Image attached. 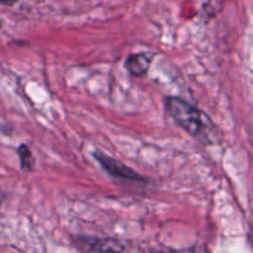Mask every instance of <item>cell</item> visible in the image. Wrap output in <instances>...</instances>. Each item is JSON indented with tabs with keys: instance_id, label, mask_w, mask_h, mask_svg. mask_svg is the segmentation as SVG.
Segmentation results:
<instances>
[{
	"instance_id": "cell-1",
	"label": "cell",
	"mask_w": 253,
	"mask_h": 253,
	"mask_svg": "<svg viewBox=\"0 0 253 253\" xmlns=\"http://www.w3.org/2000/svg\"><path fill=\"white\" fill-rule=\"evenodd\" d=\"M165 104L170 119L185 132L203 145L216 143V126L202 110L178 96H168Z\"/></svg>"
},
{
	"instance_id": "cell-6",
	"label": "cell",
	"mask_w": 253,
	"mask_h": 253,
	"mask_svg": "<svg viewBox=\"0 0 253 253\" xmlns=\"http://www.w3.org/2000/svg\"><path fill=\"white\" fill-rule=\"evenodd\" d=\"M1 1V4L4 5H14L16 4L17 1H20V0H0Z\"/></svg>"
},
{
	"instance_id": "cell-4",
	"label": "cell",
	"mask_w": 253,
	"mask_h": 253,
	"mask_svg": "<svg viewBox=\"0 0 253 253\" xmlns=\"http://www.w3.org/2000/svg\"><path fill=\"white\" fill-rule=\"evenodd\" d=\"M153 59H155V53H151V52L132 53L126 58L125 68L131 76L140 78L148 73Z\"/></svg>"
},
{
	"instance_id": "cell-2",
	"label": "cell",
	"mask_w": 253,
	"mask_h": 253,
	"mask_svg": "<svg viewBox=\"0 0 253 253\" xmlns=\"http://www.w3.org/2000/svg\"><path fill=\"white\" fill-rule=\"evenodd\" d=\"M93 157L95 158L96 162L103 167V169L106 173L111 175L114 178H118V179L123 180H130V182H146V178L142 177L141 174H138L136 170H133L132 168L127 167L126 165H124L120 161L115 160L111 156L105 155L101 151H95L93 153Z\"/></svg>"
},
{
	"instance_id": "cell-3",
	"label": "cell",
	"mask_w": 253,
	"mask_h": 253,
	"mask_svg": "<svg viewBox=\"0 0 253 253\" xmlns=\"http://www.w3.org/2000/svg\"><path fill=\"white\" fill-rule=\"evenodd\" d=\"M78 245L82 249L94 253H123L125 246L119 240L109 237H79Z\"/></svg>"
},
{
	"instance_id": "cell-5",
	"label": "cell",
	"mask_w": 253,
	"mask_h": 253,
	"mask_svg": "<svg viewBox=\"0 0 253 253\" xmlns=\"http://www.w3.org/2000/svg\"><path fill=\"white\" fill-rule=\"evenodd\" d=\"M17 153H19L20 163H21V168L25 172H31L34 169L35 166V158L32 155L31 150L27 145H21L17 147Z\"/></svg>"
}]
</instances>
